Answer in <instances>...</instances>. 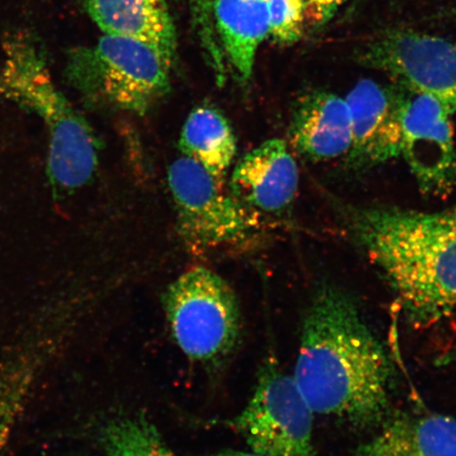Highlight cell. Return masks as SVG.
<instances>
[{
    "instance_id": "obj_1",
    "label": "cell",
    "mask_w": 456,
    "mask_h": 456,
    "mask_svg": "<svg viewBox=\"0 0 456 456\" xmlns=\"http://www.w3.org/2000/svg\"><path fill=\"white\" fill-rule=\"evenodd\" d=\"M392 362L346 290L324 283L302 322L293 379L314 413L356 427L387 419Z\"/></svg>"
},
{
    "instance_id": "obj_2",
    "label": "cell",
    "mask_w": 456,
    "mask_h": 456,
    "mask_svg": "<svg viewBox=\"0 0 456 456\" xmlns=\"http://www.w3.org/2000/svg\"><path fill=\"white\" fill-rule=\"evenodd\" d=\"M344 220L413 322L430 324L456 311V207L346 208Z\"/></svg>"
},
{
    "instance_id": "obj_3",
    "label": "cell",
    "mask_w": 456,
    "mask_h": 456,
    "mask_svg": "<svg viewBox=\"0 0 456 456\" xmlns=\"http://www.w3.org/2000/svg\"><path fill=\"white\" fill-rule=\"evenodd\" d=\"M0 98L36 114L47 128L48 175L55 195L76 191L93 179L99 163L98 139L56 87L43 51L26 34L5 39Z\"/></svg>"
},
{
    "instance_id": "obj_4",
    "label": "cell",
    "mask_w": 456,
    "mask_h": 456,
    "mask_svg": "<svg viewBox=\"0 0 456 456\" xmlns=\"http://www.w3.org/2000/svg\"><path fill=\"white\" fill-rule=\"evenodd\" d=\"M174 64L151 45L105 34L74 53L67 76L88 105L145 116L169 94Z\"/></svg>"
},
{
    "instance_id": "obj_5",
    "label": "cell",
    "mask_w": 456,
    "mask_h": 456,
    "mask_svg": "<svg viewBox=\"0 0 456 456\" xmlns=\"http://www.w3.org/2000/svg\"><path fill=\"white\" fill-rule=\"evenodd\" d=\"M163 309L171 338L192 362L216 366L240 342L243 319L237 296L208 267H192L171 282Z\"/></svg>"
},
{
    "instance_id": "obj_6",
    "label": "cell",
    "mask_w": 456,
    "mask_h": 456,
    "mask_svg": "<svg viewBox=\"0 0 456 456\" xmlns=\"http://www.w3.org/2000/svg\"><path fill=\"white\" fill-rule=\"evenodd\" d=\"M167 182L180 236L193 252L244 248L262 232V215L226 192L192 159H176Z\"/></svg>"
},
{
    "instance_id": "obj_7",
    "label": "cell",
    "mask_w": 456,
    "mask_h": 456,
    "mask_svg": "<svg viewBox=\"0 0 456 456\" xmlns=\"http://www.w3.org/2000/svg\"><path fill=\"white\" fill-rule=\"evenodd\" d=\"M314 412L293 376L273 358L258 373L254 395L243 411L230 420L252 452L260 456H316Z\"/></svg>"
},
{
    "instance_id": "obj_8",
    "label": "cell",
    "mask_w": 456,
    "mask_h": 456,
    "mask_svg": "<svg viewBox=\"0 0 456 456\" xmlns=\"http://www.w3.org/2000/svg\"><path fill=\"white\" fill-rule=\"evenodd\" d=\"M357 59L362 65L387 74L399 87L435 96L456 112V43L395 30L364 45Z\"/></svg>"
},
{
    "instance_id": "obj_9",
    "label": "cell",
    "mask_w": 456,
    "mask_h": 456,
    "mask_svg": "<svg viewBox=\"0 0 456 456\" xmlns=\"http://www.w3.org/2000/svg\"><path fill=\"white\" fill-rule=\"evenodd\" d=\"M399 88L401 157L424 195L447 196L456 186L453 113L435 96Z\"/></svg>"
},
{
    "instance_id": "obj_10",
    "label": "cell",
    "mask_w": 456,
    "mask_h": 456,
    "mask_svg": "<svg viewBox=\"0 0 456 456\" xmlns=\"http://www.w3.org/2000/svg\"><path fill=\"white\" fill-rule=\"evenodd\" d=\"M346 101L352 122V145L346 157L347 167L369 169L401 157V88L362 79Z\"/></svg>"
},
{
    "instance_id": "obj_11",
    "label": "cell",
    "mask_w": 456,
    "mask_h": 456,
    "mask_svg": "<svg viewBox=\"0 0 456 456\" xmlns=\"http://www.w3.org/2000/svg\"><path fill=\"white\" fill-rule=\"evenodd\" d=\"M299 170L287 142L267 140L239 159L230 192L260 215L287 212L297 196Z\"/></svg>"
},
{
    "instance_id": "obj_12",
    "label": "cell",
    "mask_w": 456,
    "mask_h": 456,
    "mask_svg": "<svg viewBox=\"0 0 456 456\" xmlns=\"http://www.w3.org/2000/svg\"><path fill=\"white\" fill-rule=\"evenodd\" d=\"M289 141L311 161L346 157L352 145V122L346 99L323 90L301 96L289 128Z\"/></svg>"
},
{
    "instance_id": "obj_13",
    "label": "cell",
    "mask_w": 456,
    "mask_h": 456,
    "mask_svg": "<svg viewBox=\"0 0 456 456\" xmlns=\"http://www.w3.org/2000/svg\"><path fill=\"white\" fill-rule=\"evenodd\" d=\"M353 456H456V419L433 413L386 419Z\"/></svg>"
},
{
    "instance_id": "obj_14",
    "label": "cell",
    "mask_w": 456,
    "mask_h": 456,
    "mask_svg": "<svg viewBox=\"0 0 456 456\" xmlns=\"http://www.w3.org/2000/svg\"><path fill=\"white\" fill-rule=\"evenodd\" d=\"M86 7L107 36L151 45L175 61V28L165 0H86Z\"/></svg>"
},
{
    "instance_id": "obj_15",
    "label": "cell",
    "mask_w": 456,
    "mask_h": 456,
    "mask_svg": "<svg viewBox=\"0 0 456 456\" xmlns=\"http://www.w3.org/2000/svg\"><path fill=\"white\" fill-rule=\"evenodd\" d=\"M213 14L224 56L238 77L248 81L259 45L270 36L269 0H213Z\"/></svg>"
},
{
    "instance_id": "obj_16",
    "label": "cell",
    "mask_w": 456,
    "mask_h": 456,
    "mask_svg": "<svg viewBox=\"0 0 456 456\" xmlns=\"http://www.w3.org/2000/svg\"><path fill=\"white\" fill-rule=\"evenodd\" d=\"M179 150L224 185L237 155L236 136L224 113L212 106H200L186 118Z\"/></svg>"
},
{
    "instance_id": "obj_17",
    "label": "cell",
    "mask_w": 456,
    "mask_h": 456,
    "mask_svg": "<svg viewBox=\"0 0 456 456\" xmlns=\"http://www.w3.org/2000/svg\"><path fill=\"white\" fill-rule=\"evenodd\" d=\"M96 441L107 456H178L144 413L111 416L98 428Z\"/></svg>"
},
{
    "instance_id": "obj_18",
    "label": "cell",
    "mask_w": 456,
    "mask_h": 456,
    "mask_svg": "<svg viewBox=\"0 0 456 456\" xmlns=\"http://www.w3.org/2000/svg\"><path fill=\"white\" fill-rule=\"evenodd\" d=\"M187 3L191 10L193 28L208 64L215 73L216 82L220 85L224 84L225 56L215 28L213 0H187Z\"/></svg>"
},
{
    "instance_id": "obj_19",
    "label": "cell",
    "mask_w": 456,
    "mask_h": 456,
    "mask_svg": "<svg viewBox=\"0 0 456 456\" xmlns=\"http://www.w3.org/2000/svg\"><path fill=\"white\" fill-rule=\"evenodd\" d=\"M271 32L273 41L290 45L304 36L305 0H269Z\"/></svg>"
},
{
    "instance_id": "obj_20",
    "label": "cell",
    "mask_w": 456,
    "mask_h": 456,
    "mask_svg": "<svg viewBox=\"0 0 456 456\" xmlns=\"http://www.w3.org/2000/svg\"><path fill=\"white\" fill-rule=\"evenodd\" d=\"M305 17L312 24L321 26L326 24L335 15L346 0H305Z\"/></svg>"
},
{
    "instance_id": "obj_21",
    "label": "cell",
    "mask_w": 456,
    "mask_h": 456,
    "mask_svg": "<svg viewBox=\"0 0 456 456\" xmlns=\"http://www.w3.org/2000/svg\"><path fill=\"white\" fill-rule=\"evenodd\" d=\"M205 456H260V455L255 454L253 452L249 453V452H237V450L227 449V450H221V452L205 455Z\"/></svg>"
}]
</instances>
